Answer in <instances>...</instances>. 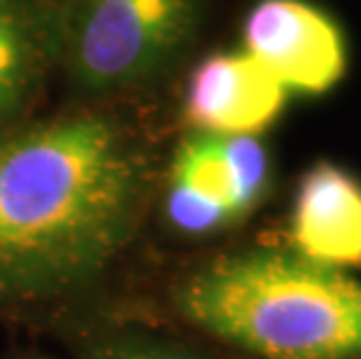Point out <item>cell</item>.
Returning <instances> with one entry per match:
<instances>
[{"label":"cell","mask_w":361,"mask_h":359,"mask_svg":"<svg viewBox=\"0 0 361 359\" xmlns=\"http://www.w3.org/2000/svg\"><path fill=\"white\" fill-rule=\"evenodd\" d=\"M184 322L259 359H361V280L296 250L221 255L187 273Z\"/></svg>","instance_id":"obj_2"},{"label":"cell","mask_w":361,"mask_h":359,"mask_svg":"<svg viewBox=\"0 0 361 359\" xmlns=\"http://www.w3.org/2000/svg\"><path fill=\"white\" fill-rule=\"evenodd\" d=\"M247 54L284 89L324 94L345 73V42L324 12L303 0H261L243 28Z\"/></svg>","instance_id":"obj_5"},{"label":"cell","mask_w":361,"mask_h":359,"mask_svg":"<svg viewBox=\"0 0 361 359\" xmlns=\"http://www.w3.org/2000/svg\"><path fill=\"white\" fill-rule=\"evenodd\" d=\"M287 103V89L245 54H214L196 68L184 96V121L198 133L257 135Z\"/></svg>","instance_id":"obj_6"},{"label":"cell","mask_w":361,"mask_h":359,"mask_svg":"<svg viewBox=\"0 0 361 359\" xmlns=\"http://www.w3.org/2000/svg\"><path fill=\"white\" fill-rule=\"evenodd\" d=\"M30 40L19 5L0 0V124L21 108L30 84Z\"/></svg>","instance_id":"obj_8"},{"label":"cell","mask_w":361,"mask_h":359,"mask_svg":"<svg viewBox=\"0 0 361 359\" xmlns=\"http://www.w3.org/2000/svg\"><path fill=\"white\" fill-rule=\"evenodd\" d=\"M268 152L257 135L198 133L175 152L166 212L189 236L214 233L257 208L268 189Z\"/></svg>","instance_id":"obj_4"},{"label":"cell","mask_w":361,"mask_h":359,"mask_svg":"<svg viewBox=\"0 0 361 359\" xmlns=\"http://www.w3.org/2000/svg\"><path fill=\"white\" fill-rule=\"evenodd\" d=\"M194 21V0H82L71 61L87 87H119L164 63Z\"/></svg>","instance_id":"obj_3"},{"label":"cell","mask_w":361,"mask_h":359,"mask_svg":"<svg viewBox=\"0 0 361 359\" xmlns=\"http://www.w3.org/2000/svg\"><path fill=\"white\" fill-rule=\"evenodd\" d=\"M145 189L142 154L103 117L0 140V315L96 287L133 238Z\"/></svg>","instance_id":"obj_1"},{"label":"cell","mask_w":361,"mask_h":359,"mask_svg":"<svg viewBox=\"0 0 361 359\" xmlns=\"http://www.w3.org/2000/svg\"><path fill=\"white\" fill-rule=\"evenodd\" d=\"M291 250L338 271L361 269V182L331 162L298 180L289 219Z\"/></svg>","instance_id":"obj_7"},{"label":"cell","mask_w":361,"mask_h":359,"mask_svg":"<svg viewBox=\"0 0 361 359\" xmlns=\"http://www.w3.org/2000/svg\"><path fill=\"white\" fill-rule=\"evenodd\" d=\"M82 359H214L187 343L140 331H107L87 343Z\"/></svg>","instance_id":"obj_9"}]
</instances>
